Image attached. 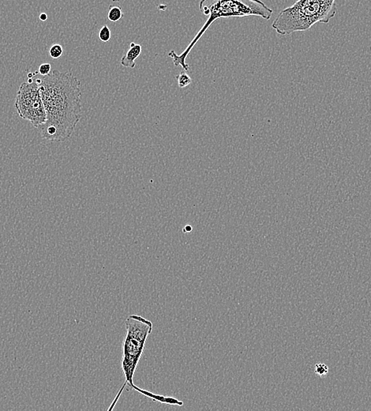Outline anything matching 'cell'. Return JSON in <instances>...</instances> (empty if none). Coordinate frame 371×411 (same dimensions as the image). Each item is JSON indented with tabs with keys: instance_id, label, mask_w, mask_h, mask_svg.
<instances>
[{
	"instance_id": "obj_8",
	"label": "cell",
	"mask_w": 371,
	"mask_h": 411,
	"mask_svg": "<svg viewBox=\"0 0 371 411\" xmlns=\"http://www.w3.org/2000/svg\"><path fill=\"white\" fill-rule=\"evenodd\" d=\"M176 79L178 81V87L180 89L188 87L192 82V79L186 72H181L179 75H177Z\"/></svg>"
},
{
	"instance_id": "obj_6",
	"label": "cell",
	"mask_w": 371,
	"mask_h": 411,
	"mask_svg": "<svg viewBox=\"0 0 371 411\" xmlns=\"http://www.w3.org/2000/svg\"><path fill=\"white\" fill-rule=\"evenodd\" d=\"M142 45L131 42L130 49L128 50L125 55L121 58V65L123 66L124 68H131V69L135 68V65H136L135 62H136L137 58H139V55L142 53Z\"/></svg>"
},
{
	"instance_id": "obj_5",
	"label": "cell",
	"mask_w": 371,
	"mask_h": 411,
	"mask_svg": "<svg viewBox=\"0 0 371 411\" xmlns=\"http://www.w3.org/2000/svg\"><path fill=\"white\" fill-rule=\"evenodd\" d=\"M15 108L19 116L38 128L47 119L40 86L33 79H28L19 87L15 99Z\"/></svg>"
},
{
	"instance_id": "obj_3",
	"label": "cell",
	"mask_w": 371,
	"mask_h": 411,
	"mask_svg": "<svg viewBox=\"0 0 371 411\" xmlns=\"http://www.w3.org/2000/svg\"><path fill=\"white\" fill-rule=\"evenodd\" d=\"M199 9L203 15L209 16L204 25L180 55H177L175 51H170L168 53V56L172 58L174 65L182 67L185 72H190L191 70L189 65L186 63L188 55L215 21L248 16L261 17L269 20L273 13V10L262 0H201Z\"/></svg>"
},
{
	"instance_id": "obj_1",
	"label": "cell",
	"mask_w": 371,
	"mask_h": 411,
	"mask_svg": "<svg viewBox=\"0 0 371 411\" xmlns=\"http://www.w3.org/2000/svg\"><path fill=\"white\" fill-rule=\"evenodd\" d=\"M45 108V123L37 129L42 139L52 143L69 139L82 118L81 82L70 72L55 70L35 80Z\"/></svg>"
},
{
	"instance_id": "obj_15",
	"label": "cell",
	"mask_w": 371,
	"mask_h": 411,
	"mask_svg": "<svg viewBox=\"0 0 371 411\" xmlns=\"http://www.w3.org/2000/svg\"><path fill=\"white\" fill-rule=\"evenodd\" d=\"M113 2H118V1H121V0H112Z\"/></svg>"
},
{
	"instance_id": "obj_4",
	"label": "cell",
	"mask_w": 371,
	"mask_h": 411,
	"mask_svg": "<svg viewBox=\"0 0 371 411\" xmlns=\"http://www.w3.org/2000/svg\"><path fill=\"white\" fill-rule=\"evenodd\" d=\"M337 11L336 0H298L277 15L272 28L282 36L306 31L317 23L327 24Z\"/></svg>"
},
{
	"instance_id": "obj_11",
	"label": "cell",
	"mask_w": 371,
	"mask_h": 411,
	"mask_svg": "<svg viewBox=\"0 0 371 411\" xmlns=\"http://www.w3.org/2000/svg\"><path fill=\"white\" fill-rule=\"evenodd\" d=\"M98 37L99 39H100L102 42H108V41L111 40V30H110L108 26H106L105 25V26H103V27L100 29V31H99L98 33Z\"/></svg>"
},
{
	"instance_id": "obj_10",
	"label": "cell",
	"mask_w": 371,
	"mask_h": 411,
	"mask_svg": "<svg viewBox=\"0 0 371 411\" xmlns=\"http://www.w3.org/2000/svg\"><path fill=\"white\" fill-rule=\"evenodd\" d=\"M315 374L319 377H325L329 373V367L324 363H318L314 369Z\"/></svg>"
},
{
	"instance_id": "obj_7",
	"label": "cell",
	"mask_w": 371,
	"mask_h": 411,
	"mask_svg": "<svg viewBox=\"0 0 371 411\" xmlns=\"http://www.w3.org/2000/svg\"><path fill=\"white\" fill-rule=\"evenodd\" d=\"M123 17V13H122V9L119 7H115V6H111L109 8L108 13H107V19L111 22H117L122 19Z\"/></svg>"
},
{
	"instance_id": "obj_13",
	"label": "cell",
	"mask_w": 371,
	"mask_h": 411,
	"mask_svg": "<svg viewBox=\"0 0 371 411\" xmlns=\"http://www.w3.org/2000/svg\"><path fill=\"white\" fill-rule=\"evenodd\" d=\"M192 231H193V227L190 225H186L183 229H182V232H185V233H189V232H192Z\"/></svg>"
},
{
	"instance_id": "obj_12",
	"label": "cell",
	"mask_w": 371,
	"mask_h": 411,
	"mask_svg": "<svg viewBox=\"0 0 371 411\" xmlns=\"http://www.w3.org/2000/svg\"><path fill=\"white\" fill-rule=\"evenodd\" d=\"M51 72V67L49 64H43L39 67L38 74L42 76H47Z\"/></svg>"
},
{
	"instance_id": "obj_9",
	"label": "cell",
	"mask_w": 371,
	"mask_h": 411,
	"mask_svg": "<svg viewBox=\"0 0 371 411\" xmlns=\"http://www.w3.org/2000/svg\"><path fill=\"white\" fill-rule=\"evenodd\" d=\"M64 54V48L59 44H54L49 49V55L51 58L58 60Z\"/></svg>"
},
{
	"instance_id": "obj_2",
	"label": "cell",
	"mask_w": 371,
	"mask_h": 411,
	"mask_svg": "<svg viewBox=\"0 0 371 411\" xmlns=\"http://www.w3.org/2000/svg\"><path fill=\"white\" fill-rule=\"evenodd\" d=\"M125 325L127 334L122 346V358L121 363V368L125 377V382L118 391V395L115 396L111 406L108 408V410H111L115 407V404L118 402V398L122 395V391L127 385L130 386L132 389L135 390L137 392L140 393L142 395L151 398L154 402L168 404L173 406H183V402L178 400V398L154 394L151 391L137 387L134 384L135 372L144 352L146 340L153 331V324L152 321L143 316L139 315H131L126 320Z\"/></svg>"
},
{
	"instance_id": "obj_14",
	"label": "cell",
	"mask_w": 371,
	"mask_h": 411,
	"mask_svg": "<svg viewBox=\"0 0 371 411\" xmlns=\"http://www.w3.org/2000/svg\"><path fill=\"white\" fill-rule=\"evenodd\" d=\"M40 19L42 22H46L47 19V15H46L45 13H42L41 15H40Z\"/></svg>"
}]
</instances>
